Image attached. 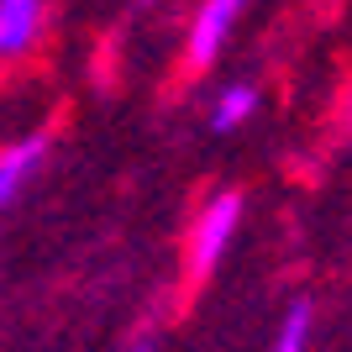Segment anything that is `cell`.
Wrapping results in <instances>:
<instances>
[{"label": "cell", "mask_w": 352, "mask_h": 352, "mask_svg": "<svg viewBox=\"0 0 352 352\" xmlns=\"http://www.w3.org/2000/svg\"><path fill=\"white\" fill-rule=\"evenodd\" d=\"M242 6H248V0H206V6L195 11V27H190V63L195 69H210V63L221 58V47L232 37Z\"/></svg>", "instance_id": "cell-2"}, {"label": "cell", "mask_w": 352, "mask_h": 352, "mask_svg": "<svg viewBox=\"0 0 352 352\" xmlns=\"http://www.w3.org/2000/svg\"><path fill=\"white\" fill-rule=\"evenodd\" d=\"M142 6H158V0H142Z\"/></svg>", "instance_id": "cell-7"}, {"label": "cell", "mask_w": 352, "mask_h": 352, "mask_svg": "<svg viewBox=\"0 0 352 352\" xmlns=\"http://www.w3.org/2000/svg\"><path fill=\"white\" fill-rule=\"evenodd\" d=\"M43 32V0H0V58H21Z\"/></svg>", "instance_id": "cell-4"}, {"label": "cell", "mask_w": 352, "mask_h": 352, "mask_svg": "<svg viewBox=\"0 0 352 352\" xmlns=\"http://www.w3.org/2000/svg\"><path fill=\"white\" fill-rule=\"evenodd\" d=\"M310 321H316V310H310V300L289 305V316H284V326H279V337H274V352H305Z\"/></svg>", "instance_id": "cell-6"}, {"label": "cell", "mask_w": 352, "mask_h": 352, "mask_svg": "<svg viewBox=\"0 0 352 352\" xmlns=\"http://www.w3.org/2000/svg\"><path fill=\"white\" fill-rule=\"evenodd\" d=\"M43 163H47V132L0 147V206H16V200H21V190L37 179V168H43Z\"/></svg>", "instance_id": "cell-3"}, {"label": "cell", "mask_w": 352, "mask_h": 352, "mask_svg": "<svg viewBox=\"0 0 352 352\" xmlns=\"http://www.w3.org/2000/svg\"><path fill=\"white\" fill-rule=\"evenodd\" d=\"M236 221H242V195L236 190H221V195L206 200V210L195 221V242H190V263H195L200 279L226 258V248H232V236H236Z\"/></svg>", "instance_id": "cell-1"}, {"label": "cell", "mask_w": 352, "mask_h": 352, "mask_svg": "<svg viewBox=\"0 0 352 352\" xmlns=\"http://www.w3.org/2000/svg\"><path fill=\"white\" fill-rule=\"evenodd\" d=\"M258 111V89L252 85H226L210 105V132H236L242 121Z\"/></svg>", "instance_id": "cell-5"}, {"label": "cell", "mask_w": 352, "mask_h": 352, "mask_svg": "<svg viewBox=\"0 0 352 352\" xmlns=\"http://www.w3.org/2000/svg\"><path fill=\"white\" fill-rule=\"evenodd\" d=\"M347 121H352V111H347Z\"/></svg>", "instance_id": "cell-8"}]
</instances>
